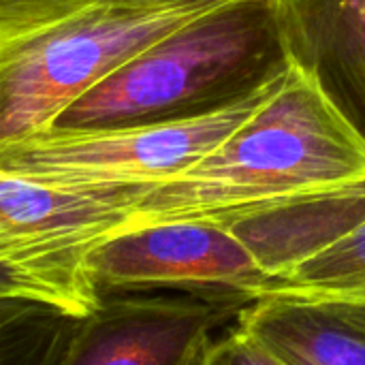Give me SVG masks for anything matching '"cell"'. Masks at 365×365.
Listing matches in <instances>:
<instances>
[{
	"label": "cell",
	"mask_w": 365,
	"mask_h": 365,
	"mask_svg": "<svg viewBox=\"0 0 365 365\" xmlns=\"http://www.w3.org/2000/svg\"><path fill=\"white\" fill-rule=\"evenodd\" d=\"M261 297L336 299L365 306V218L289 272L267 280L255 302Z\"/></svg>",
	"instance_id": "obj_9"
},
{
	"label": "cell",
	"mask_w": 365,
	"mask_h": 365,
	"mask_svg": "<svg viewBox=\"0 0 365 365\" xmlns=\"http://www.w3.org/2000/svg\"><path fill=\"white\" fill-rule=\"evenodd\" d=\"M291 66L365 145V0H278Z\"/></svg>",
	"instance_id": "obj_7"
},
{
	"label": "cell",
	"mask_w": 365,
	"mask_h": 365,
	"mask_svg": "<svg viewBox=\"0 0 365 365\" xmlns=\"http://www.w3.org/2000/svg\"><path fill=\"white\" fill-rule=\"evenodd\" d=\"M81 319L28 299H0V365H60Z\"/></svg>",
	"instance_id": "obj_10"
},
{
	"label": "cell",
	"mask_w": 365,
	"mask_h": 365,
	"mask_svg": "<svg viewBox=\"0 0 365 365\" xmlns=\"http://www.w3.org/2000/svg\"><path fill=\"white\" fill-rule=\"evenodd\" d=\"M248 304L233 299L105 295L83 317L60 365H201L214 331Z\"/></svg>",
	"instance_id": "obj_6"
},
{
	"label": "cell",
	"mask_w": 365,
	"mask_h": 365,
	"mask_svg": "<svg viewBox=\"0 0 365 365\" xmlns=\"http://www.w3.org/2000/svg\"><path fill=\"white\" fill-rule=\"evenodd\" d=\"M365 182V145L295 71L218 148L137 190L126 229L216 220L267 203Z\"/></svg>",
	"instance_id": "obj_1"
},
{
	"label": "cell",
	"mask_w": 365,
	"mask_h": 365,
	"mask_svg": "<svg viewBox=\"0 0 365 365\" xmlns=\"http://www.w3.org/2000/svg\"><path fill=\"white\" fill-rule=\"evenodd\" d=\"M105 295L173 289L203 299L252 304L269 280L250 246L216 220H167L124 229L88 255Z\"/></svg>",
	"instance_id": "obj_5"
},
{
	"label": "cell",
	"mask_w": 365,
	"mask_h": 365,
	"mask_svg": "<svg viewBox=\"0 0 365 365\" xmlns=\"http://www.w3.org/2000/svg\"><path fill=\"white\" fill-rule=\"evenodd\" d=\"M229 0H111L0 45V143L56 126L86 92Z\"/></svg>",
	"instance_id": "obj_3"
},
{
	"label": "cell",
	"mask_w": 365,
	"mask_h": 365,
	"mask_svg": "<svg viewBox=\"0 0 365 365\" xmlns=\"http://www.w3.org/2000/svg\"><path fill=\"white\" fill-rule=\"evenodd\" d=\"M201 365H284L259 344L250 334L233 323L229 334L216 338L207 349Z\"/></svg>",
	"instance_id": "obj_12"
},
{
	"label": "cell",
	"mask_w": 365,
	"mask_h": 365,
	"mask_svg": "<svg viewBox=\"0 0 365 365\" xmlns=\"http://www.w3.org/2000/svg\"><path fill=\"white\" fill-rule=\"evenodd\" d=\"M278 83L227 109L186 120L103 128L49 126L2 141L0 171L53 188L141 190L207 156L263 105Z\"/></svg>",
	"instance_id": "obj_4"
},
{
	"label": "cell",
	"mask_w": 365,
	"mask_h": 365,
	"mask_svg": "<svg viewBox=\"0 0 365 365\" xmlns=\"http://www.w3.org/2000/svg\"><path fill=\"white\" fill-rule=\"evenodd\" d=\"M111 0H0V45Z\"/></svg>",
	"instance_id": "obj_11"
},
{
	"label": "cell",
	"mask_w": 365,
	"mask_h": 365,
	"mask_svg": "<svg viewBox=\"0 0 365 365\" xmlns=\"http://www.w3.org/2000/svg\"><path fill=\"white\" fill-rule=\"evenodd\" d=\"M284 365H365V306L261 297L235 321Z\"/></svg>",
	"instance_id": "obj_8"
},
{
	"label": "cell",
	"mask_w": 365,
	"mask_h": 365,
	"mask_svg": "<svg viewBox=\"0 0 365 365\" xmlns=\"http://www.w3.org/2000/svg\"><path fill=\"white\" fill-rule=\"evenodd\" d=\"M291 68L278 0H229L111 73L77 98L56 126L197 118L276 86Z\"/></svg>",
	"instance_id": "obj_2"
}]
</instances>
